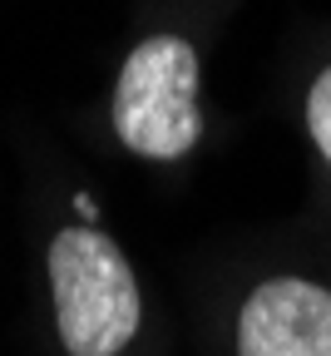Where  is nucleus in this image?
Masks as SVG:
<instances>
[{
    "mask_svg": "<svg viewBox=\"0 0 331 356\" xmlns=\"http://www.w3.org/2000/svg\"><path fill=\"white\" fill-rule=\"evenodd\" d=\"M114 134L144 159H183L198 144V55L178 35H149L114 84Z\"/></svg>",
    "mask_w": 331,
    "mask_h": 356,
    "instance_id": "obj_2",
    "label": "nucleus"
},
{
    "mask_svg": "<svg viewBox=\"0 0 331 356\" xmlns=\"http://www.w3.org/2000/svg\"><path fill=\"white\" fill-rule=\"evenodd\" d=\"M238 356H331V292L272 277L238 312Z\"/></svg>",
    "mask_w": 331,
    "mask_h": 356,
    "instance_id": "obj_3",
    "label": "nucleus"
},
{
    "mask_svg": "<svg viewBox=\"0 0 331 356\" xmlns=\"http://www.w3.org/2000/svg\"><path fill=\"white\" fill-rule=\"evenodd\" d=\"M307 124H312L316 149H321V154H326V163H331V70H321V74H316L312 95H307Z\"/></svg>",
    "mask_w": 331,
    "mask_h": 356,
    "instance_id": "obj_4",
    "label": "nucleus"
},
{
    "mask_svg": "<svg viewBox=\"0 0 331 356\" xmlns=\"http://www.w3.org/2000/svg\"><path fill=\"white\" fill-rule=\"evenodd\" d=\"M50 292L70 356H119L144 317L134 267L99 228H65L50 243Z\"/></svg>",
    "mask_w": 331,
    "mask_h": 356,
    "instance_id": "obj_1",
    "label": "nucleus"
}]
</instances>
